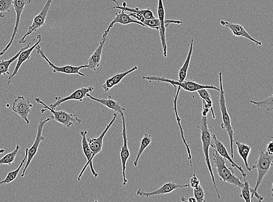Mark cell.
<instances>
[{"label": "cell", "instance_id": "277c9868", "mask_svg": "<svg viewBox=\"0 0 273 202\" xmlns=\"http://www.w3.org/2000/svg\"><path fill=\"white\" fill-rule=\"evenodd\" d=\"M143 79L147 80L150 83L152 82H165L171 84L173 86H178L180 89L185 91L194 92L201 89H208L215 90L219 92L220 88L212 85H201L197 83L193 80H184L183 82L175 81V80L166 78L163 77H157V76H144Z\"/></svg>", "mask_w": 273, "mask_h": 202}, {"label": "cell", "instance_id": "8fae6325", "mask_svg": "<svg viewBox=\"0 0 273 202\" xmlns=\"http://www.w3.org/2000/svg\"><path fill=\"white\" fill-rule=\"evenodd\" d=\"M122 118V121H123V131H122V137L123 139V144L121 145L120 151V158L122 165V174H123V185L124 186L128 183V179L126 176V168H127V163L128 159L131 155L130 150L129 149L128 145V137L127 133V125H126V121L124 112L120 114Z\"/></svg>", "mask_w": 273, "mask_h": 202}, {"label": "cell", "instance_id": "8992f818", "mask_svg": "<svg viewBox=\"0 0 273 202\" xmlns=\"http://www.w3.org/2000/svg\"><path fill=\"white\" fill-rule=\"evenodd\" d=\"M35 101L36 103L43 105V108L41 110V113L50 111L52 114V119L62 124L66 128H70L73 125H79L82 123V120L74 114L62 110H56V109L50 108L39 98H36Z\"/></svg>", "mask_w": 273, "mask_h": 202}, {"label": "cell", "instance_id": "60d3db41", "mask_svg": "<svg viewBox=\"0 0 273 202\" xmlns=\"http://www.w3.org/2000/svg\"><path fill=\"white\" fill-rule=\"evenodd\" d=\"M187 199L188 202H197L195 197H189Z\"/></svg>", "mask_w": 273, "mask_h": 202}, {"label": "cell", "instance_id": "52a82bcc", "mask_svg": "<svg viewBox=\"0 0 273 202\" xmlns=\"http://www.w3.org/2000/svg\"><path fill=\"white\" fill-rule=\"evenodd\" d=\"M157 15L158 19L160 21V23H161V28H160L159 29V33L163 48V56L165 58H167V45L166 35V29L168 27H169V25L171 24L180 25L182 24L183 22L180 20H166V12L163 0H158Z\"/></svg>", "mask_w": 273, "mask_h": 202}, {"label": "cell", "instance_id": "d4e9b609", "mask_svg": "<svg viewBox=\"0 0 273 202\" xmlns=\"http://www.w3.org/2000/svg\"><path fill=\"white\" fill-rule=\"evenodd\" d=\"M112 1L115 2V3L117 4V6L107 8V11L113 9H119L120 10H124L125 11L131 12L132 13H136L141 15L144 16L146 19H150L156 18L155 17L153 11L151 10L150 8H147V9L145 10H140L139 8H129L127 6H120L119 3H118L116 0H112Z\"/></svg>", "mask_w": 273, "mask_h": 202}, {"label": "cell", "instance_id": "ac0fdd59", "mask_svg": "<svg viewBox=\"0 0 273 202\" xmlns=\"http://www.w3.org/2000/svg\"><path fill=\"white\" fill-rule=\"evenodd\" d=\"M37 41L36 43L33 44L32 46H31L29 48L22 50V51L19 54V55L17 58L18 61L17 63H16L13 73H12V74L9 76V77H8L7 79V85H10L12 82V79L14 78L15 75L18 74L19 70L24 63L31 58V54L33 50L35 49L36 46L39 44L42 41L41 35H37Z\"/></svg>", "mask_w": 273, "mask_h": 202}, {"label": "cell", "instance_id": "4316f807", "mask_svg": "<svg viewBox=\"0 0 273 202\" xmlns=\"http://www.w3.org/2000/svg\"><path fill=\"white\" fill-rule=\"evenodd\" d=\"M194 39L192 38L191 44L190 47V50H189V52L188 55L185 60L183 65L181 68L179 70L178 73V81L183 82L184 80H186L187 77V73L190 66V62L191 60V57L193 53V50H194Z\"/></svg>", "mask_w": 273, "mask_h": 202}, {"label": "cell", "instance_id": "2e32d148", "mask_svg": "<svg viewBox=\"0 0 273 202\" xmlns=\"http://www.w3.org/2000/svg\"><path fill=\"white\" fill-rule=\"evenodd\" d=\"M190 187L189 184H178L174 182H169L158 188L156 190L152 192H146L141 189H138L136 191V195L141 197H149L152 196L163 195L170 193L175 189L179 188H188Z\"/></svg>", "mask_w": 273, "mask_h": 202}, {"label": "cell", "instance_id": "f546056e", "mask_svg": "<svg viewBox=\"0 0 273 202\" xmlns=\"http://www.w3.org/2000/svg\"><path fill=\"white\" fill-rule=\"evenodd\" d=\"M178 95H179V92L175 91V97H174V110L175 113L176 120L178 122V124L179 125V127L180 130V134H181L184 144L186 145V147H187V153L188 154V161H190V166L192 167V154L191 152V149L190 148V146H189V145L187 144L186 138H185L184 137L183 127H182L181 124H180V119L178 115L177 110H176V109H177L176 108V103H177V99H178Z\"/></svg>", "mask_w": 273, "mask_h": 202}, {"label": "cell", "instance_id": "b9f144b4", "mask_svg": "<svg viewBox=\"0 0 273 202\" xmlns=\"http://www.w3.org/2000/svg\"><path fill=\"white\" fill-rule=\"evenodd\" d=\"M6 150L4 149H0V154H3L4 152H5Z\"/></svg>", "mask_w": 273, "mask_h": 202}, {"label": "cell", "instance_id": "e0dca14e", "mask_svg": "<svg viewBox=\"0 0 273 202\" xmlns=\"http://www.w3.org/2000/svg\"><path fill=\"white\" fill-rule=\"evenodd\" d=\"M117 114L116 113L113 115L112 119L103 131L97 138L87 139L88 144L90 147L92 153V159H94L96 155L99 154L102 151L103 146L104 138L108 130L110 129L117 118Z\"/></svg>", "mask_w": 273, "mask_h": 202}, {"label": "cell", "instance_id": "4dcf8cb0", "mask_svg": "<svg viewBox=\"0 0 273 202\" xmlns=\"http://www.w3.org/2000/svg\"><path fill=\"white\" fill-rule=\"evenodd\" d=\"M208 89H201L197 91V93L201 99H202L203 106L211 110L213 119H216L215 112L213 110V100L211 94Z\"/></svg>", "mask_w": 273, "mask_h": 202}, {"label": "cell", "instance_id": "484cf974", "mask_svg": "<svg viewBox=\"0 0 273 202\" xmlns=\"http://www.w3.org/2000/svg\"><path fill=\"white\" fill-rule=\"evenodd\" d=\"M36 41V39H33L30 43H29L27 46H25V47L21 48L19 52L15 54L13 57L10 58V59H8V60H3L0 61V75H10V66L11 65L12 63L15 61L16 59L18 58L19 54L21 53V52L22 51V50L26 49L27 48H29L30 47V46L34 43V42Z\"/></svg>", "mask_w": 273, "mask_h": 202}, {"label": "cell", "instance_id": "9a60e30c", "mask_svg": "<svg viewBox=\"0 0 273 202\" xmlns=\"http://www.w3.org/2000/svg\"><path fill=\"white\" fill-rule=\"evenodd\" d=\"M94 91V87L92 86L79 88V89L75 91L72 94L69 96L64 97V98H62V97L61 96L56 97V102L50 104L49 106L50 108L56 109L57 107L60 106L63 103L67 102V101L74 100H78L79 102H82L83 99L86 98V95L87 94H90V93Z\"/></svg>", "mask_w": 273, "mask_h": 202}, {"label": "cell", "instance_id": "6da1fadb", "mask_svg": "<svg viewBox=\"0 0 273 202\" xmlns=\"http://www.w3.org/2000/svg\"><path fill=\"white\" fill-rule=\"evenodd\" d=\"M210 110L203 106L202 110H201V117L198 124L197 125V128L200 130V138L201 144H202L203 151L204 155L206 164H207L210 175L211 176L212 181L217 193L218 199L221 198L219 191L216 185L215 176L214 175L211 160L209 157V148L212 147L213 148V140L212 137V130L209 129L208 124L209 120L208 115Z\"/></svg>", "mask_w": 273, "mask_h": 202}, {"label": "cell", "instance_id": "7c38bea8", "mask_svg": "<svg viewBox=\"0 0 273 202\" xmlns=\"http://www.w3.org/2000/svg\"><path fill=\"white\" fill-rule=\"evenodd\" d=\"M33 107V104L29 99H26L23 96H19L13 102L12 110L17 114L21 119L26 122L27 125L30 124L29 115Z\"/></svg>", "mask_w": 273, "mask_h": 202}, {"label": "cell", "instance_id": "8d00e7d4", "mask_svg": "<svg viewBox=\"0 0 273 202\" xmlns=\"http://www.w3.org/2000/svg\"><path fill=\"white\" fill-rule=\"evenodd\" d=\"M142 24H144L146 27L151 29H155V30L159 31L161 28V23L158 18H155L150 19H145L143 21Z\"/></svg>", "mask_w": 273, "mask_h": 202}, {"label": "cell", "instance_id": "f1b7e54d", "mask_svg": "<svg viewBox=\"0 0 273 202\" xmlns=\"http://www.w3.org/2000/svg\"><path fill=\"white\" fill-rule=\"evenodd\" d=\"M235 144H236L237 147L238 152L242 159L243 162H244L247 170L251 171L252 169L249 166L247 159H248L249 155L251 152V146L245 144H243V143L239 141L235 142Z\"/></svg>", "mask_w": 273, "mask_h": 202}, {"label": "cell", "instance_id": "7a4b0ae2", "mask_svg": "<svg viewBox=\"0 0 273 202\" xmlns=\"http://www.w3.org/2000/svg\"><path fill=\"white\" fill-rule=\"evenodd\" d=\"M273 165V155L268 154L266 151L261 150L259 153V158L254 165L252 166L251 169H256L258 171V177L256 180V185L254 188L250 187L251 193V201H254V196L259 201L264 199V197L258 193V189L261 184L264 176L269 171L270 167Z\"/></svg>", "mask_w": 273, "mask_h": 202}, {"label": "cell", "instance_id": "ba28073f", "mask_svg": "<svg viewBox=\"0 0 273 202\" xmlns=\"http://www.w3.org/2000/svg\"><path fill=\"white\" fill-rule=\"evenodd\" d=\"M51 120L52 117H50L47 118V119L45 120L41 119L39 121L38 125H37V133L34 143H33L30 148H28V158L27 160V163L24 168L22 174H21V177H24L25 173H26V171L28 170L29 165H31L32 160L35 158L36 153H37V151H38L40 143L45 140V138L42 136L43 128L45 124L48 123V122Z\"/></svg>", "mask_w": 273, "mask_h": 202}, {"label": "cell", "instance_id": "30bf717a", "mask_svg": "<svg viewBox=\"0 0 273 202\" xmlns=\"http://www.w3.org/2000/svg\"><path fill=\"white\" fill-rule=\"evenodd\" d=\"M35 49L36 50L37 53L40 54V56L48 63L49 66L53 69V73H59L67 75L77 74L81 76V77H85V75L80 72V71L82 69L87 68V65H83L78 66L67 65L65 66H58L50 61L48 57L45 55L43 50H42L40 44L36 46Z\"/></svg>", "mask_w": 273, "mask_h": 202}, {"label": "cell", "instance_id": "d590c367", "mask_svg": "<svg viewBox=\"0 0 273 202\" xmlns=\"http://www.w3.org/2000/svg\"><path fill=\"white\" fill-rule=\"evenodd\" d=\"M14 0H0V17L4 18L6 12H11Z\"/></svg>", "mask_w": 273, "mask_h": 202}, {"label": "cell", "instance_id": "4fadbf2b", "mask_svg": "<svg viewBox=\"0 0 273 202\" xmlns=\"http://www.w3.org/2000/svg\"><path fill=\"white\" fill-rule=\"evenodd\" d=\"M31 0H14L13 2H12V7L14 8L16 14L15 27L9 43L2 50L3 52L6 53L10 48L12 43H13L15 37L18 32L21 15H22L24 8L25 6L28 4H31Z\"/></svg>", "mask_w": 273, "mask_h": 202}, {"label": "cell", "instance_id": "ffe728a7", "mask_svg": "<svg viewBox=\"0 0 273 202\" xmlns=\"http://www.w3.org/2000/svg\"><path fill=\"white\" fill-rule=\"evenodd\" d=\"M220 24L222 26L230 29V31L233 32L234 36L236 37H245L246 39L254 42L255 44L257 46L262 45L261 41L256 40L253 37H252L249 33L246 31V29L243 28L241 25L230 23L228 22V21L224 20H221L220 21Z\"/></svg>", "mask_w": 273, "mask_h": 202}, {"label": "cell", "instance_id": "836d02e7", "mask_svg": "<svg viewBox=\"0 0 273 202\" xmlns=\"http://www.w3.org/2000/svg\"><path fill=\"white\" fill-rule=\"evenodd\" d=\"M272 94H270L269 97L267 98L260 101L250 100V103L256 105L259 107L264 108L266 109L267 111L272 110L273 103H272Z\"/></svg>", "mask_w": 273, "mask_h": 202}, {"label": "cell", "instance_id": "5b68a950", "mask_svg": "<svg viewBox=\"0 0 273 202\" xmlns=\"http://www.w3.org/2000/svg\"><path fill=\"white\" fill-rule=\"evenodd\" d=\"M219 82H220V96H219V104L220 111L221 113L222 123L221 127L222 129L226 130L228 132L230 139V148H231V157L232 159L234 157V132L232 125V120L229 115V113L226 108V100L225 97V92L222 85V74L219 73Z\"/></svg>", "mask_w": 273, "mask_h": 202}, {"label": "cell", "instance_id": "44dd1931", "mask_svg": "<svg viewBox=\"0 0 273 202\" xmlns=\"http://www.w3.org/2000/svg\"><path fill=\"white\" fill-rule=\"evenodd\" d=\"M124 10H121L120 12H117L115 14V18L113 19L111 23L108 25L106 30L103 33L104 35H108L109 33H110L111 29L116 24H120L123 25L130 24H136L141 25L142 27H146L144 24L136 19H132L129 15L126 14Z\"/></svg>", "mask_w": 273, "mask_h": 202}, {"label": "cell", "instance_id": "603a6c76", "mask_svg": "<svg viewBox=\"0 0 273 202\" xmlns=\"http://www.w3.org/2000/svg\"><path fill=\"white\" fill-rule=\"evenodd\" d=\"M138 67L135 66L132 67L131 69H130L125 72L118 73L114 75H112L111 77L106 79V81H105L104 83L102 85V87L104 92H107L110 89H112L113 87L117 85L118 84H119L123 79L127 77L128 75L131 74L134 71H135L138 70Z\"/></svg>", "mask_w": 273, "mask_h": 202}, {"label": "cell", "instance_id": "d6986e66", "mask_svg": "<svg viewBox=\"0 0 273 202\" xmlns=\"http://www.w3.org/2000/svg\"><path fill=\"white\" fill-rule=\"evenodd\" d=\"M212 137L213 140V149L215 150L216 152L219 154L221 156L224 158L226 161H228L232 165V167H236L237 169L241 172L242 176H246V173L243 170L241 166L237 165L235 163L231 155L229 154L228 150H226L225 146L222 142L217 139L216 134L212 132Z\"/></svg>", "mask_w": 273, "mask_h": 202}, {"label": "cell", "instance_id": "7bdbcfd3", "mask_svg": "<svg viewBox=\"0 0 273 202\" xmlns=\"http://www.w3.org/2000/svg\"><path fill=\"white\" fill-rule=\"evenodd\" d=\"M4 53H5L3 52L2 51L1 52H0V57L3 56Z\"/></svg>", "mask_w": 273, "mask_h": 202}, {"label": "cell", "instance_id": "1f68e13d", "mask_svg": "<svg viewBox=\"0 0 273 202\" xmlns=\"http://www.w3.org/2000/svg\"><path fill=\"white\" fill-rule=\"evenodd\" d=\"M151 143H152V136L149 133H145L142 139L140 149L138 150L136 158L133 162L134 166H138L139 160H140L142 153H144L145 150L150 145Z\"/></svg>", "mask_w": 273, "mask_h": 202}, {"label": "cell", "instance_id": "cb8c5ba5", "mask_svg": "<svg viewBox=\"0 0 273 202\" xmlns=\"http://www.w3.org/2000/svg\"><path fill=\"white\" fill-rule=\"evenodd\" d=\"M87 98H89L92 100L95 101L103 105L104 106H106L111 110L114 111L116 113H123L125 111V108L121 105L119 102H117L113 99L111 96H108L107 99H98L92 96L90 94L86 95Z\"/></svg>", "mask_w": 273, "mask_h": 202}, {"label": "cell", "instance_id": "83f0119b", "mask_svg": "<svg viewBox=\"0 0 273 202\" xmlns=\"http://www.w3.org/2000/svg\"><path fill=\"white\" fill-rule=\"evenodd\" d=\"M28 147L27 148L25 149V156L22 162H21V163H20L19 167L16 168V170L8 172V174L5 179L2 180V182H0V185L9 184L12 182H14L16 177H17L21 170V168H22V167H23L25 163L27 162L28 158Z\"/></svg>", "mask_w": 273, "mask_h": 202}, {"label": "cell", "instance_id": "ab89813d", "mask_svg": "<svg viewBox=\"0 0 273 202\" xmlns=\"http://www.w3.org/2000/svg\"><path fill=\"white\" fill-rule=\"evenodd\" d=\"M268 154H273V145H272V141H270L268 144H267L266 146V150Z\"/></svg>", "mask_w": 273, "mask_h": 202}, {"label": "cell", "instance_id": "f35d334b", "mask_svg": "<svg viewBox=\"0 0 273 202\" xmlns=\"http://www.w3.org/2000/svg\"><path fill=\"white\" fill-rule=\"evenodd\" d=\"M200 185V180L197 177L195 172L190 179V185L193 189L196 188Z\"/></svg>", "mask_w": 273, "mask_h": 202}, {"label": "cell", "instance_id": "9c48e42d", "mask_svg": "<svg viewBox=\"0 0 273 202\" xmlns=\"http://www.w3.org/2000/svg\"><path fill=\"white\" fill-rule=\"evenodd\" d=\"M53 0H47V2L44 4L43 8L37 14L34 18H33L32 24L31 26L28 28L26 33L21 38L19 41V44H25L26 43L27 40V37L31 35L32 33L38 30L39 29L42 27L44 26L46 24V20L47 19V16L49 14L50 7L52 6Z\"/></svg>", "mask_w": 273, "mask_h": 202}, {"label": "cell", "instance_id": "e575fe53", "mask_svg": "<svg viewBox=\"0 0 273 202\" xmlns=\"http://www.w3.org/2000/svg\"><path fill=\"white\" fill-rule=\"evenodd\" d=\"M246 176H243V180H244V184L241 188V193L239 196L246 202L251 201V193L250 191V185L248 182L246 180Z\"/></svg>", "mask_w": 273, "mask_h": 202}, {"label": "cell", "instance_id": "3957f363", "mask_svg": "<svg viewBox=\"0 0 273 202\" xmlns=\"http://www.w3.org/2000/svg\"><path fill=\"white\" fill-rule=\"evenodd\" d=\"M212 155L217 173L220 181L241 189L244 183L241 182L240 176L235 175L233 167H228L226 165V160L221 156L216 151Z\"/></svg>", "mask_w": 273, "mask_h": 202}, {"label": "cell", "instance_id": "5bb4252c", "mask_svg": "<svg viewBox=\"0 0 273 202\" xmlns=\"http://www.w3.org/2000/svg\"><path fill=\"white\" fill-rule=\"evenodd\" d=\"M80 134H81V136L82 137L81 142H82L83 152L84 154H85V157L87 159V162L85 163V166H84V167H83L81 171L80 172V173L78 177V182H80V181H81V178L84 173V172L85 171L88 166L90 167L92 175H93L95 178H97L98 176V173L97 172L95 171V168L94 167V165H93L94 159H92V151L90 150L89 144H88V142L87 140L86 137L87 134V130H81V132H80Z\"/></svg>", "mask_w": 273, "mask_h": 202}, {"label": "cell", "instance_id": "74e56055", "mask_svg": "<svg viewBox=\"0 0 273 202\" xmlns=\"http://www.w3.org/2000/svg\"><path fill=\"white\" fill-rule=\"evenodd\" d=\"M194 195L197 202H205V193L203 188L199 185L198 187L194 188Z\"/></svg>", "mask_w": 273, "mask_h": 202}, {"label": "cell", "instance_id": "7402d4cb", "mask_svg": "<svg viewBox=\"0 0 273 202\" xmlns=\"http://www.w3.org/2000/svg\"><path fill=\"white\" fill-rule=\"evenodd\" d=\"M107 39V36H102V40H101L98 48L92 54L89 60H88L87 69L96 71L99 67L101 60H102L104 46L106 43Z\"/></svg>", "mask_w": 273, "mask_h": 202}, {"label": "cell", "instance_id": "d6a6232c", "mask_svg": "<svg viewBox=\"0 0 273 202\" xmlns=\"http://www.w3.org/2000/svg\"><path fill=\"white\" fill-rule=\"evenodd\" d=\"M20 149V146L18 144L16 146L15 149L13 151L0 159V165H11L12 163L15 161L16 155H17Z\"/></svg>", "mask_w": 273, "mask_h": 202}]
</instances>
